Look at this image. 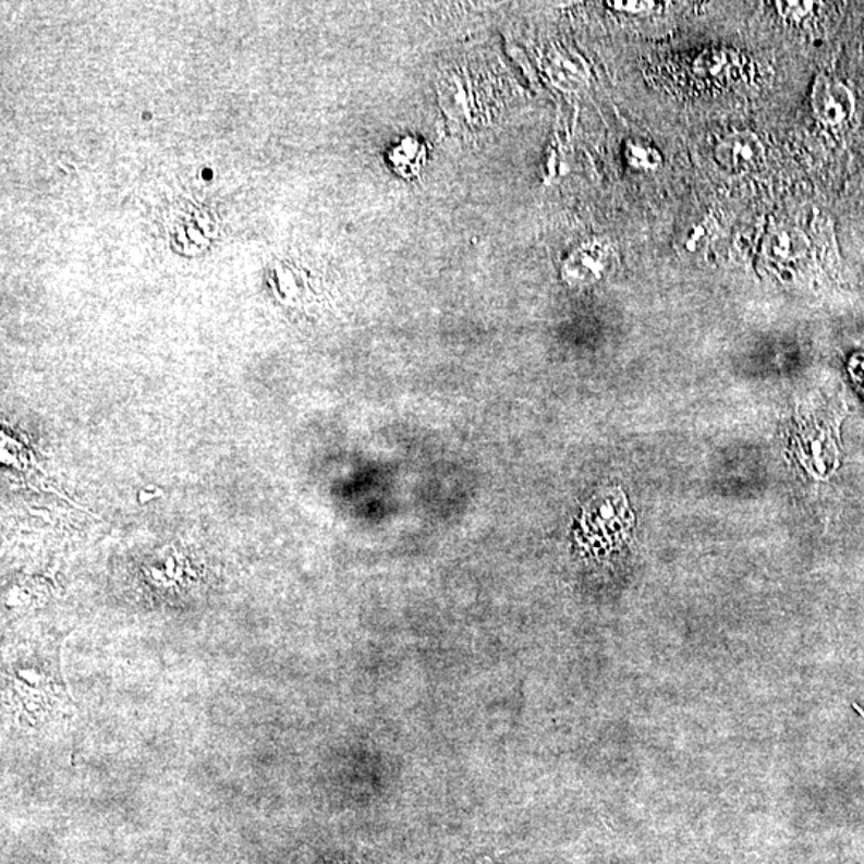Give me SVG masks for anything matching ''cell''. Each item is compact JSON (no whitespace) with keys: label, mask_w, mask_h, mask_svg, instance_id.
Segmentation results:
<instances>
[{"label":"cell","mask_w":864,"mask_h":864,"mask_svg":"<svg viewBox=\"0 0 864 864\" xmlns=\"http://www.w3.org/2000/svg\"><path fill=\"white\" fill-rule=\"evenodd\" d=\"M613 261V251L599 239L583 242L563 259L562 278L569 285L586 287L599 282Z\"/></svg>","instance_id":"cell-1"},{"label":"cell","mask_w":864,"mask_h":864,"mask_svg":"<svg viewBox=\"0 0 864 864\" xmlns=\"http://www.w3.org/2000/svg\"><path fill=\"white\" fill-rule=\"evenodd\" d=\"M714 160L729 175L753 173L765 160L763 142L747 130L729 133L714 148Z\"/></svg>","instance_id":"cell-2"},{"label":"cell","mask_w":864,"mask_h":864,"mask_svg":"<svg viewBox=\"0 0 864 864\" xmlns=\"http://www.w3.org/2000/svg\"><path fill=\"white\" fill-rule=\"evenodd\" d=\"M812 108L819 122L836 127L852 118L855 100L845 85L840 84L835 77L822 74L816 77L812 88Z\"/></svg>","instance_id":"cell-3"},{"label":"cell","mask_w":864,"mask_h":864,"mask_svg":"<svg viewBox=\"0 0 864 864\" xmlns=\"http://www.w3.org/2000/svg\"><path fill=\"white\" fill-rule=\"evenodd\" d=\"M429 146L425 139L415 135H404L389 146L386 162L399 179L413 181L422 175L428 163Z\"/></svg>","instance_id":"cell-4"},{"label":"cell","mask_w":864,"mask_h":864,"mask_svg":"<svg viewBox=\"0 0 864 864\" xmlns=\"http://www.w3.org/2000/svg\"><path fill=\"white\" fill-rule=\"evenodd\" d=\"M808 252V242L804 232L794 227H780L768 234L765 241V254L768 258L780 263L801 259Z\"/></svg>","instance_id":"cell-5"},{"label":"cell","mask_w":864,"mask_h":864,"mask_svg":"<svg viewBox=\"0 0 864 864\" xmlns=\"http://www.w3.org/2000/svg\"><path fill=\"white\" fill-rule=\"evenodd\" d=\"M628 166L642 172H652L661 166V154L652 145L642 142H628L624 148Z\"/></svg>","instance_id":"cell-6"},{"label":"cell","mask_w":864,"mask_h":864,"mask_svg":"<svg viewBox=\"0 0 864 864\" xmlns=\"http://www.w3.org/2000/svg\"><path fill=\"white\" fill-rule=\"evenodd\" d=\"M778 13L789 22H801L814 12V2H777Z\"/></svg>","instance_id":"cell-7"},{"label":"cell","mask_w":864,"mask_h":864,"mask_svg":"<svg viewBox=\"0 0 864 864\" xmlns=\"http://www.w3.org/2000/svg\"><path fill=\"white\" fill-rule=\"evenodd\" d=\"M614 12L628 13V15H644L654 12L658 3L647 2V0H624V2H607Z\"/></svg>","instance_id":"cell-8"}]
</instances>
